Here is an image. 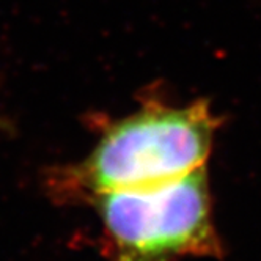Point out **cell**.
Returning <instances> with one entry per match:
<instances>
[{"label":"cell","instance_id":"1","mask_svg":"<svg viewBox=\"0 0 261 261\" xmlns=\"http://www.w3.org/2000/svg\"><path fill=\"white\" fill-rule=\"evenodd\" d=\"M220 121L208 101L189 106L145 101L134 114L104 121L101 137L79 162L46 178L55 200L88 203L101 194L158 186L204 167Z\"/></svg>","mask_w":261,"mask_h":261},{"label":"cell","instance_id":"2","mask_svg":"<svg viewBox=\"0 0 261 261\" xmlns=\"http://www.w3.org/2000/svg\"><path fill=\"white\" fill-rule=\"evenodd\" d=\"M110 261H179L220 256L206 167L151 188L101 194L88 201Z\"/></svg>","mask_w":261,"mask_h":261},{"label":"cell","instance_id":"3","mask_svg":"<svg viewBox=\"0 0 261 261\" xmlns=\"http://www.w3.org/2000/svg\"><path fill=\"white\" fill-rule=\"evenodd\" d=\"M4 127H7V123L2 118H0V129H4Z\"/></svg>","mask_w":261,"mask_h":261}]
</instances>
